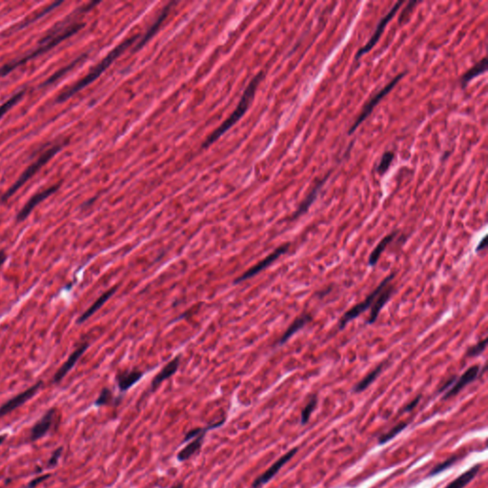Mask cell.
Instances as JSON below:
<instances>
[{
  "label": "cell",
  "mask_w": 488,
  "mask_h": 488,
  "mask_svg": "<svg viewBox=\"0 0 488 488\" xmlns=\"http://www.w3.org/2000/svg\"><path fill=\"white\" fill-rule=\"evenodd\" d=\"M83 26H84V23H82V22H74L73 24L66 26V27L55 28L54 31L50 32L49 35L41 41V45L34 52H32L31 54H28L26 56H24L18 60H15V61H13V62L6 64L3 67H1L0 68V78L8 75L16 67H18L22 64H25L29 60L50 51L51 49H53L60 42L67 40L70 37H72L73 35L78 33Z\"/></svg>",
  "instance_id": "6da1fadb"
},
{
  "label": "cell",
  "mask_w": 488,
  "mask_h": 488,
  "mask_svg": "<svg viewBox=\"0 0 488 488\" xmlns=\"http://www.w3.org/2000/svg\"><path fill=\"white\" fill-rule=\"evenodd\" d=\"M262 79H263V73L260 72L251 81V82L248 84L247 88L245 89L244 95L242 96L241 101L239 102L236 110L232 113L230 117L217 128L216 131H214L210 136H208L206 141L203 144V148H208L209 146H211L215 141H217L220 136H222L223 134H225L231 127H233L237 122L243 118L245 112L248 110L250 103L252 102L253 97L256 93V90L258 88V84L262 81Z\"/></svg>",
  "instance_id": "7a4b0ae2"
},
{
  "label": "cell",
  "mask_w": 488,
  "mask_h": 488,
  "mask_svg": "<svg viewBox=\"0 0 488 488\" xmlns=\"http://www.w3.org/2000/svg\"><path fill=\"white\" fill-rule=\"evenodd\" d=\"M136 39H137V36H135V37H132L130 39H128L127 41H123L122 44H120L117 48H115L110 54L99 63L95 66V68L93 69L85 78H83L81 81H80L79 82H77L74 86H72L71 88H69L68 90H66L65 92H63L62 94L58 95L57 97V102H63L65 100L69 99L71 96H73L74 95H76L77 93H79L81 90H82L83 88H85L86 86H88L89 84H91L92 82L95 81V80L106 70L108 68L109 66L120 56L123 54V52L128 49L130 46H132V44L136 41Z\"/></svg>",
  "instance_id": "3957f363"
},
{
  "label": "cell",
  "mask_w": 488,
  "mask_h": 488,
  "mask_svg": "<svg viewBox=\"0 0 488 488\" xmlns=\"http://www.w3.org/2000/svg\"><path fill=\"white\" fill-rule=\"evenodd\" d=\"M62 146H63L62 143H58V144H55L54 146H52L51 148L46 150L45 152H43V154L41 155V157L32 165H30L28 167L27 169L25 170V172L14 182V185L3 195L1 202L8 201L15 192H17V190L20 187H22L31 177H33L37 174L38 171L41 170V167H43L54 156H55L59 152V150L62 148Z\"/></svg>",
  "instance_id": "277c9868"
},
{
  "label": "cell",
  "mask_w": 488,
  "mask_h": 488,
  "mask_svg": "<svg viewBox=\"0 0 488 488\" xmlns=\"http://www.w3.org/2000/svg\"><path fill=\"white\" fill-rule=\"evenodd\" d=\"M394 277H395V274H392L388 277H386L381 283H380V285L367 297V298L361 303L355 305L354 307H352L349 311L345 313L341 320L339 321V329H343L346 325L351 322L353 320H355L356 318H358L360 315H362L363 313L366 312V310H368L370 307H372V305L374 304V301L375 299L377 298V297L379 296L380 292L382 291V289L386 286L387 285H389L392 281H393Z\"/></svg>",
  "instance_id": "5b68a950"
},
{
  "label": "cell",
  "mask_w": 488,
  "mask_h": 488,
  "mask_svg": "<svg viewBox=\"0 0 488 488\" xmlns=\"http://www.w3.org/2000/svg\"><path fill=\"white\" fill-rule=\"evenodd\" d=\"M405 75H406V74H401V75L397 76L392 81L389 82V83H388V84H387V85H386V86H385V87H384L381 91H380L378 94H376V95H374V96H373V97H372V98L368 101V103H367L366 106L364 107L363 111H362V112H361V114L359 115L358 119L356 120V122H354L352 127L350 128V130H349V135L353 134V133L357 130V128H358V127H359V126L363 123V122L366 121V119L369 117V115L372 113L373 109L375 108V107L378 105V103L380 102V100H381V99H382L385 95H387V94H389V92H390V91L393 89L394 87L398 84V82L400 81L404 78V76H405Z\"/></svg>",
  "instance_id": "8992f818"
},
{
  "label": "cell",
  "mask_w": 488,
  "mask_h": 488,
  "mask_svg": "<svg viewBox=\"0 0 488 488\" xmlns=\"http://www.w3.org/2000/svg\"><path fill=\"white\" fill-rule=\"evenodd\" d=\"M298 447L291 449L290 451H288L286 454H285L283 457H281L278 461L274 462L271 466L263 474L260 475L259 477H258L254 481V483L252 485V488H261L262 486H264L267 483H269L271 481V479H273L277 475V473L285 466V464H286L288 461H290L298 453Z\"/></svg>",
  "instance_id": "52a82bcc"
},
{
  "label": "cell",
  "mask_w": 488,
  "mask_h": 488,
  "mask_svg": "<svg viewBox=\"0 0 488 488\" xmlns=\"http://www.w3.org/2000/svg\"><path fill=\"white\" fill-rule=\"evenodd\" d=\"M289 246H290V245L288 244H285V245H282L281 247H279L278 249H276V250H275L272 254H270L268 257H266V258H264V259L260 260L257 265L253 266L252 268H250L249 270H247V271L245 272L243 276L239 277V278L235 281V284H240V283H243L244 281H247V280H249V279L253 278L254 276L258 275V273L263 271L265 268H267L268 266H270L275 260H277V259L280 258L281 256H283L284 254H285V253L288 251Z\"/></svg>",
  "instance_id": "ba28073f"
},
{
  "label": "cell",
  "mask_w": 488,
  "mask_h": 488,
  "mask_svg": "<svg viewBox=\"0 0 488 488\" xmlns=\"http://www.w3.org/2000/svg\"><path fill=\"white\" fill-rule=\"evenodd\" d=\"M404 4V2H398L394 5L393 8L386 14V15L381 19L380 21V23L378 24V26L376 28V31L374 32L373 36L371 37V39L369 40V41L366 43V45L361 49L359 50L358 54H357V59L358 58H361L364 54H366V53H368L369 51H371L374 46L378 43V41H380V37H381V34L383 33L384 29L386 27V25L389 23V21L393 18L395 16L396 13L399 11L400 7Z\"/></svg>",
  "instance_id": "9c48e42d"
},
{
  "label": "cell",
  "mask_w": 488,
  "mask_h": 488,
  "mask_svg": "<svg viewBox=\"0 0 488 488\" xmlns=\"http://www.w3.org/2000/svg\"><path fill=\"white\" fill-rule=\"evenodd\" d=\"M41 385H42V381H39L35 385H33L32 387L28 388L27 390L16 395L11 400L6 402L2 407H0V417H3L5 415L11 413L12 411H14V409H16V408L21 407L22 405H24L25 403H27L30 399H32L36 394L39 392V390L41 389Z\"/></svg>",
  "instance_id": "30bf717a"
},
{
  "label": "cell",
  "mask_w": 488,
  "mask_h": 488,
  "mask_svg": "<svg viewBox=\"0 0 488 488\" xmlns=\"http://www.w3.org/2000/svg\"><path fill=\"white\" fill-rule=\"evenodd\" d=\"M481 366H473L471 367H469L461 377L459 379H457L455 383L451 386V388H449L447 391L446 392V394L444 395L443 397V400H448L450 398H453L455 397L456 395L461 392V390L466 386L468 385L469 383L473 382L474 380H477L480 376V373H481Z\"/></svg>",
  "instance_id": "8fae6325"
},
{
  "label": "cell",
  "mask_w": 488,
  "mask_h": 488,
  "mask_svg": "<svg viewBox=\"0 0 488 488\" xmlns=\"http://www.w3.org/2000/svg\"><path fill=\"white\" fill-rule=\"evenodd\" d=\"M58 188H59V185L57 184V185H54V186H52L50 188H47L45 190L41 191L40 193L36 194L33 198L30 199V201L28 202L27 203L25 204V206L17 214V216H16V221L20 222V221L25 220L27 218L28 216L31 214V212L36 208V206H38L44 200H46L48 197H50L51 195H53L54 192L57 191Z\"/></svg>",
  "instance_id": "7c38bea8"
},
{
  "label": "cell",
  "mask_w": 488,
  "mask_h": 488,
  "mask_svg": "<svg viewBox=\"0 0 488 488\" xmlns=\"http://www.w3.org/2000/svg\"><path fill=\"white\" fill-rule=\"evenodd\" d=\"M394 287L390 284L386 285L382 289V291L379 294V296L375 299L374 304L372 305V309H371V313H370V317L367 321V325H372L377 321L381 309L384 307V305L388 302V300L392 297Z\"/></svg>",
  "instance_id": "4fadbf2b"
},
{
  "label": "cell",
  "mask_w": 488,
  "mask_h": 488,
  "mask_svg": "<svg viewBox=\"0 0 488 488\" xmlns=\"http://www.w3.org/2000/svg\"><path fill=\"white\" fill-rule=\"evenodd\" d=\"M54 414H55V410L54 408L50 409L49 411H47V413L43 415L41 420L33 426L31 430V440L33 442L40 440L49 432L54 421Z\"/></svg>",
  "instance_id": "5bb4252c"
},
{
  "label": "cell",
  "mask_w": 488,
  "mask_h": 488,
  "mask_svg": "<svg viewBox=\"0 0 488 488\" xmlns=\"http://www.w3.org/2000/svg\"><path fill=\"white\" fill-rule=\"evenodd\" d=\"M88 346H89L88 343H83L79 348H77L74 352L70 355L68 360L64 363V365L61 366L57 370V372L55 373V375L54 376V381L55 383H57V382H59V381L63 380V378L68 374L69 372L71 371V369L74 366H76V364L78 363V361L81 359L82 355L87 350Z\"/></svg>",
  "instance_id": "9a60e30c"
},
{
  "label": "cell",
  "mask_w": 488,
  "mask_h": 488,
  "mask_svg": "<svg viewBox=\"0 0 488 488\" xmlns=\"http://www.w3.org/2000/svg\"><path fill=\"white\" fill-rule=\"evenodd\" d=\"M180 365V359L179 357H176L174 360H172L170 363H168L166 366L163 367L162 371L154 378V380L151 383V389L154 391L163 381L169 379L172 377L178 369V366Z\"/></svg>",
  "instance_id": "2e32d148"
},
{
  "label": "cell",
  "mask_w": 488,
  "mask_h": 488,
  "mask_svg": "<svg viewBox=\"0 0 488 488\" xmlns=\"http://www.w3.org/2000/svg\"><path fill=\"white\" fill-rule=\"evenodd\" d=\"M143 376V372L139 370L124 371L117 376V381L122 392L127 391Z\"/></svg>",
  "instance_id": "e0dca14e"
},
{
  "label": "cell",
  "mask_w": 488,
  "mask_h": 488,
  "mask_svg": "<svg viewBox=\"0 0 488 488\" xmlns=\"http://www.w3.org/2000/svg\"><path fill=\"white\" fill-rule=\"evenodd\" d=\"M117 291V287H114L112 289H110L107 292H105L103 295H101L99 298H97L95 300V302L85 311V312L82 314L81 316L79 318L78 320V324L81 325V324H83L84 322H86L88 319H90L94 314H95L98 309L101 308V306L108 300L109 298H111L115 292Z\"/></svg>",
  "instance_id": "ac0fdd59"
},
{
  "label": "cell",
  "mask_w": 488,
  "mask_h": 488,
  "mask_svg": "<svg viewBox=\"0 0 488 488\" xmlns=\"http://www.w3.org/2000/svg\"><path fill=\"white\" fill-rule=\"evenodd\" d=\"M311 321H312V317L309 314H304V315H302V316L297 318L294 321V323L291 325L289 326L288 329L285 331L284 336L281 338L280 341H279V344L282 345V344L285 343L288 339H290L291 337H293L297 332H298L300 329H302L304 326L306 325Z\"/></svg>",
  "instance_id": "d6986e66"
},
{
  "label": "cell",
  "mask_w": 488,
  "mask_h": 488,
  "mask_svg": "<svg viewBox=\"0 0 488 488\" xmlns=\"http://www.w3.org/2000/svg\"><path fill=\"white\" fill-rule=\"evenodd\" d=\"M481 469L480 464H476L467 471L463 472L460 475L458 478H456L454 481H452L450 484H448L446 488H464L466 486H468L475 478L477 474L479 473Z\"/></svg>",
  "instance_id": "ffe728a7"
},
{
  "label": "cell",
  "mask_w": 488,
  "mask_h": 488,
  "mask_svg": "<svg viewBox=\"0 0 488 488\" xmlns=\"http://www.w3.org/2000/svg\"><path fill=\"white\" fill-rule=\"evenodd\" d=\"M204 436L205 434L198 436L192 443L187 445L185 447L183 448L178 454H177V460L179 461H184L189 460L192 456H194L196 453L200 451V449L203 446V443Z\"/></svg>",
  "instance_id": "44dd1931"
},
{
  "label": "cell",
  "mask_w": 488,
  "mask_h": 488,
  "mask_svg": "<svg viewBox=\"0 0 488 488\" xmlns=\"http://www.w3.org/2000/svg\"><path fill=\"white\" fill-rule=\"evenodd\" d=\"M396 235H397L396 232H394V233L390 234V235H387L375 247V249L372 251V253L370 254L369 259H368V263H369L370 266L373 267V266H375L378 263L380 256H381V253L385 250V248L387 247V245L393 241L394 238L396 237Z\"/></svg>",
  "instance_id": "7402d4cb"
},
{
  "label": "cell",
  "mask_w": 488,
  "mask_h": 488,
  "mask_svg": "<svg viewBox=\"0 0 488 488\" xmlns=\"http://www.w3.org/2000/svg\"><path fill=\"white\" fill-rule=\"evenodd\" d=\"M488 69V59L487 57H484L482 60H480L476 65H474L471 69H469L462 77H461V85L464 88L468 82L471 81L476 77L483 75Z\"/></svg>",
  "instance_id": "603a6c76"
},
{
  "label": "cell",
  "mask_w": 488,
  "mask_h": 488,
  "mask_svg": "<svg viewBox=\"0 0 488 488\" xmlns=\"http://www.w3.org/2000/svg\"><path fill=\"white\" fill-rule=\"evenodd\" d=\"M326 178H327V176H326L325 178L323 181H321V182H320V183H319V184L315 187V189H314V190H313L312 192L309 194V196H308V197L304 200V202L299 205L298 210H297V211H296V213L293 215L292 219H296V218H298V217H300L301 215H303L304 213H306V212L308 211V209L310 208V206L312 205L313 203L315 202V200L317 199V196H318L319 191L321 190V189H322V187L324 186V184H325V182Z\"/></svg>",
  "instance_id": "cb8c5ba5"
},
{
  "label": "cell",
  "mask_w": 488,
  "mask_h": 488,
  "mask_svg": "<svg viewBox=\"0 0 488 488\" xmlns=\"http://www.w3.org/2000/svg\"><path fill=\"white\" fill-rule=\"evenodd\" d=\"M382 369H383V365H380L378 367H376L372 372H370L363 380H361L360 382H358L354 386L353 392L361 393V392L365 391L366 388H368L375 380H377V378L380 376Z\"/></svg>",
  "instance_id": "d4e9b609"
},
{
  "label": "cell",
  "mask_w": 488,
  "mask_h": 488,
  "mask_svg": "<svg viewBox=\"0 0 488 488\" xmlns=\"http://www.w3.org/2000/svg\"><path fill=\"white\" fill-rule=\"evenodd\" d=\"M407 425H408L407 422H400L399 424L395 425L393 428L390 429L388 432L380 436L379 438V444L384 445V444L388 443L389 441L393 440L394 438H396L398 435L402 433L407 428Z\"/></svg>",
  "instance_id": "484cf974"
},
{
  "label": "cell",
  "mask_w": 488,
  "mask_h": 488,
  "mask_svg": "<svg viewBox=\"0 0 488 488\" xmlns=\"http://www.w3.org/2000/svg\"><path fill=\"white\" fill-rule=\"evenodd\" d=\"M459 459H460V457L458 455H455V456H452V457L448 458L447 460H446V461H443V462H441L439 464H437L436 466H434L430 470V472L428 474V477H433L435 475L442 473L443 471L447 470L449 467H451L453 464H455L457 461H459Z\"/></svg>",
  "instance_id": "4316f807"
},
{
  "label": "cell",
  "mask_w": 488,
  "mask_h": 488,
  "mask_svg": "<svg viewBox=\"0 0 488 488\" xmlns=\"http://www.w3.org/2000/svg\"><path fill=\"white\" fill-rule=\"evenodd\" d=\"M223 422H224V420H221L220 422H217V423H215V424L208 425V426H206V427H202V428H196V429H193V430H191L190 432H188L187 434L185 435V438H184L183 442H184V443H186V442L190 441V440L194 439V438H197V437H198V436H200V435L206 434V432H207V431H209V430H211V429H215V428H217L218 426H220Z\"/></svg>",
  "instance_id": "83f0119b"
},
{
  "label": "cell",
  "mask_w": 488,
  "mask_h": 488,
  "mask_svg": "<svg viewBox=\"0 0 488 488\" xmlns=\"http://www.w3.org/2000/svg\"><path fill=\"white\" fill-rule=\"evenodd\" d=\"M394 157L395 156H394L392 152H385L383 154V156H382V158L380 160V163H379V165L377 167V171H378V173L380 175L382 176V175H384L388 171L390 165L393 163Z\"/></svg>",
  "instance_id": "f1b7e54d"
},
{
  "label": "cell",
  "mask_w": 488,
  "mask_h": 488,
  "mask_svg": "<svg viewBox=\"0 0 488 488\" xmlns=\"http://www.w3.org/2000/svg\"><path fill=\"white\" fill-rule=\"evenodd\" d=\"M317 405H318V398L316 396H313L309 403L301 411V424H305L308 422V420H310L313 411L316 409Z\"/></svg>",
  "instance_id": "f546056e"
},
{
  "label": "cell",
  "mask_w": 488,
  "mask_h": 488,
  "mask_svg": "<svg viewBox=\"0 0 488 488\" xmlns=\"http://www.w3.org/2000/svg\"><path fill=\"white\" fill-rule=\"evenodd\" d=\"M25 95V90L23 91H20L19 93L15 94L14 96H12L10 99H8L4 104H2L0 106V119L11 109L14 107V105L20 101V99L23 97V95Z\"/></svg>",
  "instance_id": "4dcf8cb0"
},
{
  "label": "cell",
  "mask_w": 488,
  "mask_h": 488,
  "mask_svg": "<svg viewBox=\"0 0 488 488\" xmlns=\"http://www.w3.org/2000/svg\"><path fill=\"white\" fill-rule=\"evenodd\" d=\"M487 343H488V339H487L479 341L477 344H475L474 346H471L470 348H468V350L465 353L466 357H469V358L473 357L474 358V357L480 356L482 353L486 350Z\"/></svg>",
  "instance_id": "1f68e13d"
},
{
  "label": "cell",
  "mask_w": 488,
  "mask_h": 488,
  "mask_svg": "<svg viewBox=\"0 0 488 488\" xmlns=\"http://www.w3.org/2000/svg\"><path fill=\"white\" fill-rule=\"evenodd\" d=\"M113 393L111 390H109L108 388H104L101 393L99 395V397L97 398V400L95 401V405L96 407H102V406H106L108 405L110 403H112L113 401Z\"/></svg>",
  "instance_id": "d6a6232c"
},
{
  "label": "cell",
  "mask_w": 488,
  "mask_h": 488,
  "mask_svg": "<svg viewBox=\"0 0 488 488\" xmlns=\"http://www.w3.org/2000/svg\"><path fill=\"white\" fill-rule=\"evenodd\" d=\"M84 56H85V55H82V56H81L80 58H78L77 60H75V61H74L73 63H71V64H70L69 66H67L66 68L62 69V70H60V71H58V72H57V73H56V74H55L54 76H53L52 78H50V79H49V80H48L47 81L44 82V83H43V86H46V85H49V84H51L52 82L55 81L56 80H58V79H59V78H60L61 76H63V75H64L65 73H67L69 70H71V68H73V67H74V66H75V65H76L77 63H79V62H80V61L81 60L82 58H83Z\"/></svg>",
  "instance_id": "836d02e7"
},
{
  "label": "cell",
  "mask_w": 488,
  "mask_h": 488,
  "mask_svg": "<svg viewBox=\"0 0 488 488\" xmlns=\"http://www.w3.org/2000/svg\"><path fill=\"white\" fill-rule=\"evenodd\" d=\"M418 2H409L408 5L407 6V8H405V11L402 13L401 16H400V19H399V22L400 23H403V22H406L407 20H408L410 14L412 13V10L414 8L415 5H417Z\"/></svg>",
  "instance_id": "e575fe53"
},
{
  "label": "cell",
  "mask_w": 488,
  "mask_h": 488,
  "mask_svg": "<svg viewBox=\"0 0 488 488\" xmlns=\"http://www.w3.org/2000/svg\"><path fill=\"white\" fill-rule=\"evenodd\" d=\"M61 453H62V447L57 448L54 451V454L52 455L51 459L48 461V465L49 466H55L57 461L59 460V458H60V456H61Z\"/></svg>",
  "instance_id": "d590c367"
},
{
  "label": "cell",
  "mask_w": 488,
  "mask_h": 488,
  "mask_svg": "<svg viewBox=\"0 0 488 488\" xmlns=\"http://www.w3.org/2000/svg\"><path fill=\"white\" fill-rule=\"evenodd\" d=\"M48 478H50V475H43V476H41V477H39V478H36L35 480L31 481V483L29 484V486H28L27 488H35L37 487V486H38V485L41 484L43 481L47 480Z\"/></svg>",
  "instance_id": "8d00e7d4"
},
{
  "label": "cell",
  "mask_w": 488,
  "mask_h": 488,
  "mask_svg": "<svg viewBox=\"0 0 488 488\" xmlns=\"http://www.w3.org/2000/svg\"><path fill=\"white\" fill-rule=\"evenodd\" d=\"M456 380H457V377H452L451 379H449V380H448L447 381V382H446V383H445V384H444V385L440 388L439 392H440V393H442V392L447 391L448 389H449V388H451V386L455 383Z\"/></svg>",
  "instance_id": "74e56055"
},
{
  "label": "cell",
  "mask_w": 488,
  "mask_h": 488,
  "mask_svg": "<svg viewBox=\"0 0 488 488\" xmlns=\"http://www.w3.org/2000/svg\"><path fill=\"white\" fill-rule=\"evenodd\" d=\"M420 398H421L420 396H418L415 400H413L411 403H409V404L407 405V407H406V408H405V412H410V411H412L415 407H417V406L419 405V402L420 401Z\"/></svg>",
  "instance_id": "f35d334b"
},
{
  "label": "cell",
  "mask_w": 488,
  "mask_h": 488,
  "mask_svg": "<svg viewBox=\"0 0 488 488\" xmlns=\"http://www.w3.org/2000/svg\"><path fill=\"white\" fill-rule=\"evenodd\" d=\"M488 246V241H487V237H484V239L479 243V244L477 245L476 247V252H480V251H483L487 248Z\"/></svg>",
  "instance_id": "ab89813d"
},
{
  "label": "cell",
  "mask_w": 488,
  "mask_h": 488,
  "mask_svg": "<svg viewBox=\"0 0 488 488\" xmlns=\"http://www.w3.org/2000/svg\"><path fill=\"white\" fill-rule=\"evenodd\" d=\"M6 258H7V256H6L5 252L4 251H0V267L2 266V264L4 263V261L6 260Z\"/></svg>",
  "instance_id": "60d3db41"
},
{
  "label": "cell",
  "mask_w": 488,
  "mask_h": 488,
  "mask_svg": "<svg viewBox=\"0 0 488 488\" xmlns=\"http://www.w3.org/2000/svg\"><path fill=\"white\" fill-rule=\"evenodd\" d=\"M7 439V435L3 434L0 435V446L4 443V441Z\"/></svg>",
  "instance_id": "b9f144b4"
},
{
  "label": "cell",
  "mask_w": 488,
  "mask_h": 488,
  "mask_svg": "<svg viewBox=\"0 0 488 488\" xmlns=\"http://www.w3.org/2000/svg\"><path fill=\"white\" fill-rule=\"evenodd\" d=\"M171 488H183V485L182 484H176L174 487H172Z\"/></svg>",
  "instance_id": "7bdbcfd3"
}]
</instances>
